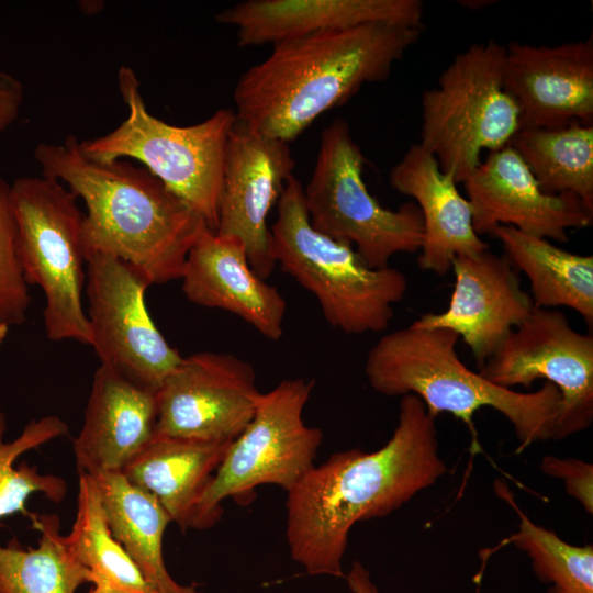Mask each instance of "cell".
I'll list each match as a JSON object with an SVG mask.
<instances>
[{"instance_id": "obj_34", "label": "cell", "mask_w": 593, "mask_h": 593, "mask_svg": "<svg viewBox=\"0 0 593 593\" xmlns=\"http://www.w3.org/2000/svg\"><path fill=\"white\" fill-rule=\"evenodd\" d=\"M9 326L5 324L0 323V346L4 342L7 335H8Z\"/></svg>"}, {"instance_id": "obj_32", "label": "cell", "mask_w": 593, "mask_h": 593, "mask_svg": "<svg viewBox=\"0 0 593 593\" xmlns=\"http://www.w3.org/2000/svg\"><path fill=\"white\" fill-rule=\"evenodd\" d=\"M23 100V83L11 74L0 70V134L16 121Z\"/></svg>"}, {"instance_id": "obj_23", "label": "cell", "mask_w": 593, "mask_h": 593, "mask_svg": "<svg viewBox=\"0 0 593 593\" xmlns=\"http://www.w3.org/2000/svg\"><path fill=\"white\" fill-rule=\"evenodd\" d=\"M91 477L96 480L112 535L155 592L202 593L193 585L176 582L166 568L163 538L171 521L161 505L121 472Z\"/></svg>"}, {"instance_id": "obj_29", "label": "cell", "mask_w": 593, "mask_h": 593, "mask_svg": "<svg viewBox=\"0 0 593 593\" xmlns=\"http://www.w3.org/2000/svg\"><path fill=\"white\" fill-rule=\"evenodd\" d=\"M5 429V416L0 412V519L15 513L31 517L25 503L32 494L43 493L51 501L60 502L67 484L59 477L40 473L36 466L23 461L15 468L14 462L25 451L66 435L68 426L55 415L32 419L11 443L3 441Z\"/></svg>"}, {"instance_id": "obj_9", "label": "cell", "mask_w": 593, "mask_h": 593, "mask_svg": "<svg viewBox=\"0 0 593 593\" xmlns=\"http://www.w3.org/2000/svg\"><path fill=\"white\" fill-rule=\"evenodd\" d=\"M365 163L349 124L336 118L321 134L303 199L314 230L353 246L370 268L380 269L395 254L419 251L423 220L413 202L382 206L363 181Z\"/></svg>"}, {"instance_id": "obj_16", "label": "cell", "mask_w": 593, "mask_h": 593, "mask_svg": "<svg viewBox=\"0 0 593 593\" xmlns=\"http://www.w3.org/2000/svg\"><path fill=\"white\" fill-rule=\"evenodd\" d=\"M475 233L492 235L499 226L566 243L568 231L592 225L593 210L570 193L544 192L510 146L490 152L462 182Z\"/></svg>"}, {"instance_id": "obj_10", "label": "cell", "mask_w": 593, "mask_h": 593, "mask_svg": "<svg viewBox=\"0 0 593 593\" xmlns=\"http://www.w3.org/2000/svg\"><path fill=\"white\" fill-rule=\"evenodd\" d=\"M314 384L287 379L260 394L251 421L231 443L203 493L190 529L212 527L224 500L247 505L264 484L289 492L313 468L323 432L304 423L303 411Z\"/></svg>"}, {"instance_id": "obj_21", "label": "cell", "mask_w": 593, "mask_h": 593, "mask_svg": "<svg viewBox=\"0 0 593 593\" xmlns=\"http://www.w3.org/2000/svg\"><path fill=\"white\" fill-rule=\"evenodd\" d=\"M392 188L415 200L423 220V242L417 264L443 277L459 255L489 249L472 224L469 201L452 175L444 172L435 156L418 143L411 145L391 168Z\"/></svg>"}, {"instance_id": "obj_19", "label": "cell", "mask_w": 593, "mask_h": 593, "mask_svg": "<svg viewBox=\"0 0 593 593\" xmlns=\"http://www.w3.org/2000/svg\"><path fill=\"white\" fill-rule=\"evenodd\" d=\"M180 279L190 302L235 314L267 339L282 337L287 303L251 269L238 237L205 230L189 251Z\"/></svg>"}, {"instance_id": "obj_20", "label": "cell", "mask_w": 593, "mask_h": 593, "mask_svg": "<svg viewBox=\"0 0 593 593\" xmlns=\"http://www.w3.org/2000/svg\"><path fill=\"white\" fill-rule=\"evenodd\" d=\"M156 423L157 391L100 365L74 440L78 472H122L155 437Z\"/></svg>"}, {"instance_id": "obj_15", "label": "cell", "mask_w": 593, "mask_h": 593, "mask_svg": "<svg viewBox=\"0 0 593 593\" xmlns=\"http://www.w3.org/2000/svg\"><path fill=\"white\" fill-rule=\"evenodd\" d=\"M503 83L521 128L593 124V36L558 45L510 42Z\"/></svg>"}, {"instance_id": "obj_7", "label": "cell", "mask_w": 593, "mask_h": 593, "mask_svg": "<svg viewBox=\"0 0 593 593\" xmlns=\"http://www.w3.org/2000/svg\"><path fill=\"white\" fill-rule=\"evenodd\" d=\"M504 56L505 45L494 40L473 43L422 93L418 144L457 183L480 165L483 150L507 146L521 128L503 83Z\"/></svg>"}, {"instance_id": "obj_26", "label": "cell", "mask_w": 593, "mask_h": 593, "mask_svg": "<svg viewBox=\"0 0 593 593\" xmlns=\"http://www.w3.org/2000/svg\"><path fill=\"white\" fill-rule=\"evenodd\" d=\"M93 586L110 593H156L108 525L93 477L79 473L76 519L65 536Z\"/></svg>"}, {"instance_id": "obj_5", "label": "cell", "mask_w": 593, "mask_h": 593, "mask_svg": "<svg viewBox=\"0 0 593 593\" xmlns=\"http://www.w3.org/2000/svg\"><path fill=\"white\" fill-rule=\"evenodd\" d=\"M277 204L270 228L276 265L316 298L331 326L349 335L385 331L393 305L405 296V275L389 266L370 268L353 246L314 230L294 176Z\"/></svg>"}, {"instance_id": "obj_33", "label": "cell", "mask_w": 593, "mask_h": 593, "mask_svg": "<svg viewBox=\"0 0 593 593\" xmlns=\"http://www.w3.org/2000/svg\"><path fill=\"white\" fill-rule=\"evenodd\" d=\"M344 579L351 593H379V590L371 579L370 572L358 560H355ZM290 593V592H284Z\"/></svg>"}, {"instance_id": "obj_31", "label": "cell", "mask_w": 593, "mask_h": 593, "mask_svg": "<svg viewBox=\"0 0 593 593\" xmlns=\"http://www.w3.org/2000/svg\"><path fill=\"white\" fill-rule=\"evenodd\" d=\"M541 470L564 481L569 495L575 499L586 513H593V465L575 458L546 456Z\"/></svg>"}, {"instance_id": "obj_25", "label": "cell", "mask_w": 593, "mask_h": 593, "mask_svg": "<svg viewBox=\"0 0 593 593\" xmlns=\"http://www.w3.org/2000/svg\"><path fill=\"white\" fill-rule=\"evenodd\" d=\"M508 145L544 192L573 194L593 210V124L521 128Z\"/></svg>"}, {"instance_id": "obj_12", "label": "cell", "mask_w": 593, "mask_h": 593, "mask_svg": "<svg viewBox=\"0 0 593 593\" xmlns=\"http://www.w3.org/2000/svg\"><path fill=\"white\" fill-rule=\"evenodd\" d=\"M479 372L507 389L529 388L539 379L553 384L561 410L552 440L580 433L593 421V336L577 332L558 310L534 307Z\"/></svg>"}, {"instance_id": "obj_13", "label": "cell", "mask_w": 593, "mask_h": 593, "mask_svg": "<svg viewBox=\"0 0 593 593\" xmlns=\"http://www.w3.org/2000/svg\"><path fill=\"white\" fill-rule=\"evenodd\" d=\"M260 394L254 367L235 355L183 357L157 391L155 436L233 441L251 421Z\"/></svg>"}, {"instance_id": "obj_22", "label": "cell", "mask_w": 593, "mask_h": 593, "mask_svg": "<svg viewBox=\"0 0 593 593\" xmlns=\"http://www.w3.org/2000/svg\"><path fill=\"white\" fill-rule=\"evenodd\" d=\"M231 443L155 436L121 473L184 532Z\"/></svg>"}, {"instance_id": "obj_1", "label": "cell", "mask_w": 593, "mask_h": 593, "mask_svg": "<svg viewBox=\"0 0 593 593\" xmlns=\"http://www.w3.org/2000/svg\"><path fill=\"white\" fill-rule=\"evenodd\" d=\"M435 421L418 396L405 394L385 445L333 454L287 492V544L307 574L344 578L353 526L389 515L447 472Z\"/></svg>"}, {"instance_id": "obj_6", "label": "cell", "mask_w": 593, "mask_h": 593, "mask_svg": "<svg viewBox=\"0 0 593 593\" xmlns=\"http://www.w3.org/2000/svg\"><path fill=\"white\" fill-rule=\"evenodd\" d=\"M118 86L127 116L111 132L79 142L82 155L98 163L124 158L141 161L215 232L225 149L236 120L234 110L220 109L200 123L177 126L148 112L132 68L119 69Z\"/></svg>"}, {"instance_id": "obj_8", "label": "cell", "mask_w": 593, "mask_h": 593, "mask_svg": "<svg viewBox=\"0 0 593 593\" xmlns=\"http://www.w3.org/2000/svg\"><path fill=\"white\" fill-rule=\"evenodd\" d=\"M77 199L61 182L44 176L20 177L11 184L19 258L27 284L44 293L46 336L90 345L82 305L85 214Z\"/></svg>"}, {"instance_id": "obj_14", "label": "cell", "mask_w": 593, "mask_h": 593, "mask_svg": "<svg viewBox=\"0 0 593 593\" xmlns=\"http://www.w3.org/2000/svg\"><path fill=\"white\" fill-rule=\"evenodd\" d=\"M289 143L235 120L227 138L216 234L238 237L251 269L266 280L276 267L267 216L293 176Z\"/></svg>"}, {"instance_id": "obj_4", "label": "cell", "mask_w": 593, "mask_h": 593, "mask_svg": "<svg viewBox=\"0 0 593 593\" xmlns=\"http://www.w3.org/2000/svg\"><path fill=\"white\" fill-rule=\"evenodd\" d=\"M459 336L447 328L413 324L383 335L369 350L365 372L371 388L387 396L414 394L437 417L449 413L474 433L473 415L482 407L501 413L518 440L516 452L553 439L561 410L558 389L545 382L534 392L496 385L459 358Z\"/></svg>"}, {"instance_id": "obj_28", "label": "cell", "mask_w": 593, "mask_h": 593, "mask_svg": "<svg viewBox=\"0 0 593 593\" xmlns=\"http://www.w3.org/2000/svg\"><path fill=\"white\" fill-rule=\"evenodd\" d=\"M497 494L519 517L517 532L502 541L524 551L533 571L545 584L546 593H593V546H575L561 539L553 530L536 525L515 503L507 488L497 482Z\"/></svg>"}, {"instance_id": "obj_30", "label": "cell", "mask_w": 593, "mask_h": 593, "mask_svg": "<svg viewBox=\"0 0 593 593\" xmlns=\"http://www.w3.org/2000/svg\"><path fill=\"white\" fill-rule=\"evenodd\" d=\"M18 250V224L11 184L0 174V323L20 325L31 303Z\"/></svg>"}, {"instance_id": "obj_17", "label": "cell", "mask_w": 593, "mask_h": 593, "mask_svg": "<svg viewBox=\"0 0 593 593\" xmlns=\"http://www.w3.org/2000/svg\"><path fill=\"white\" fill-rule=\"evenodd\" d=\"M451 270L455 284L448 307L423 314L412 324L455 332L469 347L479 369L510 332L530 315L533 300L508 259L490 249L455 257Z\"/></svg>"}, {"instance_id": "obj_18", "label": "cell", "mask_w": 593, "mask_h": 593, "mask_svg": "<svg viewBox=\"0 0 593 593\" xmlns=\"http://www.w3.org/2000/svg\"><path fill=\"white\" fill-rule=\"evenodd\" d=\"M216 21L236 27L238 46L275 45L371 23L424 29V3L421 0H246L217 13Z\"/></svg>"}, {"instance_id": "obj_2", "label": "cell", "mask_w": 593, "mask_h": 593, "mask_svg": "<svg viewBox=\"0 0 593 593\" xmlns=\"http://www.w3.org/2000/svg\"><path fill=\"white\" fill-rule=\"evenodd\" d=\"M423 31L371 23L277 43L236 81L235 115L257 133L290 143L363 85L385 80Z\"/></svg>"}, {"instance_id": "obj_11", "label": "cell", "mask_w": 593, "mask_h": 593, "mask_svg": "<svg viewBox=\"0 0 593 593\" xmlns=\"http://www.w3.org/2000/svg\"><path fill=\"white\" fill-rule=\"evenodd\" d=\"M150 282L134 266L105 253L86 256L90 346L100 365L158 391L181 362L152 320L145 302Z\"/></svg>"}, {"instance_id": "obj_3", "label": "cell", "mask_w": 593, "mask_h": 593, "mask_svg": "<svg viewBox=\"0 0 593 593\" xmlns=\"http://www.w3.org/2000/svg\"><path fill=\"white\" fill-rule=\"evenodd\" d=\"M42 176L66 183L86 204V256L105 253L134 266L150 284L181 278L205 221L145 167L125 159L86 158L76 136L41 142L34 150ZM210 230V228H209Z\"/></svg>"}, {"instance_id": "obj_35", "label": "cell", "mask_w": 593, "mask_h": 593, "mask_svg": "<svg viewBox=\"0 0 593 593\" xmlns=\"http://www.w3.org/2000/svg\"><path fill=\"white\" fill-rule=\"evenodd\" d=\"M88 593H110V592H107L102 589L93 586V589H91Z\"/></svg>"}, {"instance_id": "obj_27", "label": "cell", "mask_w": 593, "mask_h": 593, "mask_svg": "<svg viewBox=\"0 0 593 593\" xmlns=\"http://www.w3.org/2000/svg\"><path fill=\"white\" fill-rule=\"evenodd\" d=\"M41 533L38 546L15 537L0 546V593H75L91 575L74 557L56 515L31 516Z\"/></svg>"}, {"instance_id": "obj_24", "label": "cell", "mask_w": 593, "mask_h": 593, "mask_svg": "<svg viewBox=\"0 0 593 593\" xmlns=\"http://www.w3.org/2000/svg\"><path fill=\"white\" fill-rule=\"evenodd\" d=\"M492 236L512 266L527 276L535 309H572L592 328L593 256L564 250L512 226H499Z\"/></svg>"}]
</instances>
